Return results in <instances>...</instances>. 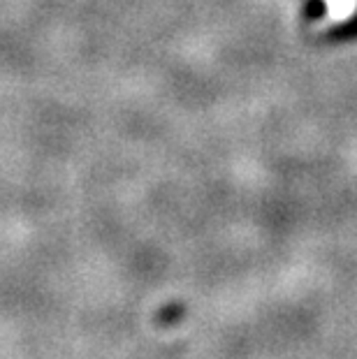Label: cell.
<instances>
[{
	"label": "cell",
	"mask_w": 357,
	"mask_h": 359,
	"mask_svg": "<svg viewBox=\"0 0 357 359\" xmlns=\"http://www.w3.org/2000/svg\"><path fill=\"white\" fill-rule=\"evenodd\" d=\"M325 7H328V19L332 24H344L355 14L357 0H325Z\"/></svg>",
	"instance_id": "cell-1"
}]
</instances>
